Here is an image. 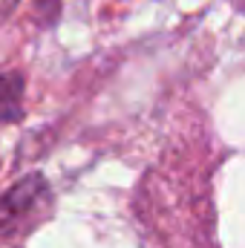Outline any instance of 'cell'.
I'll use <instances>...</instances> for the list:
<instances>
[{
  "label": "cell",
  "mask_w": 245,
  "mask_h": 248,
  "mask_svg": "<svg viewBox=\"0 0 245 248\" xmlns=\"http://www.w3.org/2000/svg\"><path fill=\"white\" fill-rule=\"evenodd\" d=\"M55 193L41 173H32L9 187L0 196V237L32 234L41 222L49 219Z\"/></svg>",
  "instance_id": "1"
},
{
  "label": "cell",
  "mask_w": 245,
  "mask_h": 248,
  "mask_svg": "<svg viewBox=\"0 0 245 248\" xmlns=\"http://www.w3.org/2000/svg\"><path fill=\"white\" fill-rule=\"evenodd\" d=\"M23 93L26 78L20 72H0V124H17L26 116Z\"/></svg>",
  "instance_id": "2"
},
{
  "label": "cell",
  "mask_w": 245,
  "mask_h": 248,
  "mask_svg": "<svg viewBox=\"0 0 245 248\" xmlns=\"http://www.w3.org/2000/svg\"><path fill=\"white\" fill-rule=\"evenodd\" d=\"M15 6H17V0H0V23L12 15V9H15Z\"/></svg>",
  "instance_id": "3"
}]
</instances>
